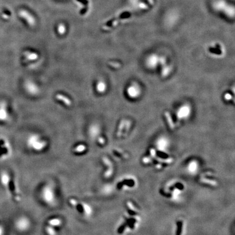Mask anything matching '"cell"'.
Segmentation results:
<instances>
[{
  "label": "cell",
  "mask_w": 235,
  "mask_h": 235,
  "mask_svg": "<svg viewBox=\"0 0 235 235\" xmlns=\"http://www.w3.org/2000/svg\"><path fill=\"white\" fill-rule=\"evenodd\" d=\"M39 197L44 204L50 207L57 206L58 197L55 183L52 181H47L39 189Z\"/></svg>",
  "instance_id": "obj_1"
},
{
  "label": "cell",
  "mask_w": 235,
  "mask_h": 235,
  "mask_svg": "<svg viewBox=\"0 0 235 235\" xmlns=\"http://www.w3.org/2000/svg\"><path fill=\"white\" fill-rule=\"evenodd\" d=\"M68 202L71 209L83 218L88 219L91 218L93 215L94 211L93 207L88 203L75 197H70Z\"/></svg>",
  "instance_id": "obj_2"
},
{
  "label": "cell",
  "mask_w": 235,
  "mask_h": 235,
  "mask_svg": "<svg viewBox=\"0 0 235 235\" xmlns=\"http://www.w3.org/2000/svg\"><path fill=\"white\" fill-rule=\"evenodd\" d=\"M3 182H4V186L8 190L13 201L15 202H20L21 199V196L17 187L14 178L7 174H4L3 175Z\"/></svg>",
  "instance_id": "obj_3"
},
{
  "label": "cell",
  "mask_w": 235,
  "mask_h": 235,
  "mask_svg": "<svg viewBox=\"0 0 235 235\" xmlns=\"http://www.w3.org/2000/svg\"><path fill=\"white\" fill-rule=\"evenodd\" d=\"M101 163L104 167L102 176L105 179L110 178L114 174V163L112 160L106 156H103L101 158Z\"/></svg>",
  "instance_id": "obj_4"
},
{
  "label": "cell",
  "mask_w": 235,
  "mask_h": 235,
  "mask_svg": "<svg viewBox=\"0 0 235 235\" xmlns=\"http://www.w3.org/2000/svg\"><path fill=\"white\" fill-rule=\"evenodd\" d=\"M16 227L20 231H29L32 227V221L26 216H21L16 221Z\"/></svg>",
  "instance_id": "obj_5"
},
{
  "label": "cell",
  "mask_w": 235,
  "mask_h": 235,
  "mask_svg": "<svg viewBox=\"0 0 235 235\" xmlns=\"http://www.w3.org/2000/svg\"><path fill=\"white\" fill-rule=\"evenodd\" d=\"M136 185L135 180L132 178H123L117 183V188L119 190L133 188Z\"/></svg>",
  "instance_id": "obj_6"
},
{
  "label": "cell",
  "mask_w": 235,
  "mask_h": 235,
  "mask_svg": "<svg viewBox=\"0 0 235 235\" xmlns=\"http://www.w3.org/2000/svg\"><path fill=\"white\" fill-rule=\"evenodd\" d=\"M200 182L202 183L206 184V185L211 186H217V181L215 180L213 174L210 172H205L199 178Z\"/></svg>",
  "instance_id": "obj_7"
},
{
  "label": "cell",
  "mask_w": 235,
  "mask_h": 235,
  "mask_svg": "<svg viewBox=\"0 0 235 235\" xmlns=\"http://www.w3.org/2000/svg\"><path fill=\"white\" fill-rule=\"evenodd\" d=\"M45 224L54 227L60 230L63 225V220L62 218L58 216H53L48 218Z\"/></svg>",
  "instance_id": "obj_8"
},
{
  "label": "cell",
  "mask_w": 235,
  "mask_h": 235,
  "mask_svg": "<svg viewBox=\"0 0 235 235\" xmlns=\"http://www.w3.org/2000/svg\"><path fill=\"white\" fill-rule=\"evenodd\" d=\"M29 145L31 149L34 151L40 152L43 150L46 145V143L44 141L38 140V139H35L29 140Z\"/></svg>",
  "instance_id": "obj_9"
},
{
  "label": "cell",
  "mask_w": 235,
  "mask_h": 235,
  "mask_svg": "<svg viewBox=\"0 0 235 235\" xmlns=\"http://www.w3.org/2000/svg\"><path fill=\"white\" fill-rule=\"evenodd\" d=\"M191 109L190 107L188 105H184L181 106V107L178 109L177 112V116L178 118L180 119H185L187 118L190 114Z\"/></svg>",
  "instance_id": "obj_10"
},
{
  "label": "cell",
  "mask_w": 235,
  "mask_h": 235,
  "mask_svg": "<svg viewBox=\"0 0 235 235\" xmlns=\"http://www.w3.org/2000/svg\"><path fill=\"white\" fill-rule=\"evenodd\" d=\"M112 155L114 156L115 158L121 160L123 159H126L128 157L126 153H124L122 150L120 149H114L112 153Z\"/></svg>",
  "instance_id": "obj_11"
},
{
  "label": "cell",
  "mask_w": 235,
  "mask_h": 235,
  "mask_svg": "<svg viewBox=\"0 0 235 235\" xmlns=\"http://www.w3.org/2000/svg\"><path fill=\"white\" fill-rule=\"evenodd\" d=\"M44 230L46 235H58L59 231H60L59 230L47 224L45 225Z\"/></svg>",
  "instance_id": "obj_12"
},
{
  "label": "cell",
  "mask_w": 235,
  "mask_h": 235,
  "mask_svg": "<svg viewBox=\"0 0 235 235\" xmlns=\"http://www.w3.org/2000/svg\"><path fill=\"white\" fill-rule=\"evenodd\" d=\"M131 16V13L130 12H124L120 15L119 17L118 18L113 19L108 21V22L106 24V26L109 27L112 25V23L114 22V21H115L116 20H121V19H127V18H129Z\"/></svg>",
  "instance_id": "obj_13"
},
{
  "label": "cell",
  "mask_w": 235,
  "mask_h": 235,
  "mask_svg": "<svg viewBox=\"0 0 235 235\" xmlns=\"http://www.w3.org/2000/svg\"><path fill=\"white\" fill-rule=\"evenodd\" d=\"M128 94L130 97L136 98L140 94V89L139 87L136 85H132L128 89Z\"/></svg>",
  "instance_id": "obj_14"
},
{
  "label": "cell",
  "mask_w": 235,
  "mask_h": 235,
  "mask_svg": "<svg viewBox=\"0 0 235 235\" xmlns=\"http://www.w3.org/2000/svg\"><path fill=\"white\" fill-rule=\"evenodd\" d=\"M146 63L149 68H154L155 67L156 64L158 63V58L156 56H151L148 59Z\"/></svg>",
  "instance_id": "obj_15"
},
{
  "label": "cell",
  "mask_w": 235,
  "mask_h": 235,
  "mask_svg": "<svg viewBox=\"0 0 235 235\" xmlns=\"http://www.w3.org/2000/svg\"><path fill=\"white\" fill-rule=\"evenodd\" d=\"M56 98H57L58 100L59 101H62V102L64 103L66 106H70L71 105V101L70 99L65 97L64 95H63L62 94H58L56 95Z\"/></svg>",
  "instance_id": "obj_16"
},
{
  "label": "cell",
  "mask_w": 235,
  "mask_h": 235,
  "mask_svg": "<svg viewBox=\"0 0 235 235\" xmlns=\"http://www.w3.org/2000/svg\"><path fill=\"white\" fill-rule=\"evenodd\" d=\"M183 230V221L178 220L176 222V235H182Z\"/></svg>",
  "instance_id": "obj_17"
},
{
  "label": "cell",
  "mask_w": 235,
  "mask_h": 235,
  "mask_svg": "<svg viewBox=\"0 0 235 235\" xmlns=\"http://www.w3.org/2000/svg\"><path fill=\"white\" fill-rule=\"evenodd\" d=\"M87 150V146L84 144H78L73 149V152L76 154H82Z\"/></svg>",
  "instance_id": "obj_18"
},
{
  "label": "cell",
  "mask_w": 235,
  "mask_h": 235,
  "mask_svg": "<svg viewBox=\"0 0 235 235\" xmlns=\"http://www.w3.org/2000/svg\"><path fill=\"white\" fill-rule=\"evenodd\" d=\"M164 115H165V117H166L167 121V122H168V125H169V127L171 129H174L175 125L174 124V122H173V121L172 118V117H171L170 113H169L168 112H165Z\"/></svg>",
  "instance_id": "obj_19"
},
{
  "label": "cell",
  "mask_w": 235,
  "mask_h": 235,
  "mask_svg": "<svg viewBox=\"0 0 235 235\" xmlns=\"http://www.w3.org/2000/svg\"><path fill=\"white\" fill-rule=\"evenodd\" d=\"M125 124H126V120H122L120 122V123L119 125L118 130V132L117 133V137H120L122 136V131H123V129L125 127Z\"/></svg>",
  "instance_id": "obj_20"
},
{
  "label": "cell",
  "mask_w": 235,
  "mask_h": 235,
  "mask_svg": "<svg viewBox=\"0 0 235 235\" xmlns=\"http://www.w3.org/2000/svg\"><path fill=\"white\" fill-rule=\"evenodd\" d=\"M23 55L25 56L29 59V60H36L38 58V56L37 53H31L29 51H25L23 52Z\"/></svg>",
  "instance_id": "obj_21"
},
{
  "label": "cell",
  "mask_w": 235,
  "mask_h": 235,
  "mask_svg": "<svg viewBox=\"0 0 235 235\" xmlns=\"http://www.w3.org/2000/svg\"><path fill=\"white\" fill-rule=\"evenodd\" d=\"M220 46L219 45H216V47L213 48V47H210V51L213 53H215V54H218V55H221V51L220 49Z\"/></svg>",
  "instance_id": "obj_22"
},
{
  "label": "cell",
  "mask_w": 235,
  "mask_h": 235,
  "mask_svg": "<svg viewBox=\"0 0 235 235\" xmlns=\"http://www.w3.org/2000/svg\"><path fill=\"white\" fill-rule=\"evenodd\" d=\"M170 69L169 67H168V66H165L162 70V76L164 77L167 76L168 75V74L170 73Z\"/></svg>",
  "instance_id": "obj_23"
},
{
  "label": "cell",
  "mask_w": 235,
  "mask_h": 235,
  "mask_svg": "<svg viewBox=\"0 0 235 235\" xmlns=\"http://www.w3.org/2000/svg\"><path fill=\"white\" fill-rule=\"evenodd\" d=\"M109 65L113 67L114 68H119L121 66V64L119 63L113 62H109L108 63Z\"/></svg>",
  "instance_id": "obj_24"
},
{
  "label": "cell",
  "mask_w": 235,
  "mask_h": 235,
  "mask_svg": "<svg viewBox=\"0 0 235 235\" xmlns=\"http://www.w3.org/2000/svg\"><path fill=\"white\" fill-rule=\"evenodd\" d=\"M126 129H125V131L124 133V136H126L127 132L129 131V130L130 129V127H131V122H130V121H128L127 122H126Z\"/></svg>",
  "instance_id": "obj_25"
},
{
  "label": "cell",
  "mask_w": 235,
  "mask_h": 235,
  "mask_svg": "<svg viewBox=\"0 0 235 235\" xmlns=\"http://www.w3.org/2000/svg\"><path fill=\"white\" fill-rule=\"evenodd\" d=\"M98 143H99L100 145H104L105 144V138L102 137H98Z\"/></svg>",
  "instance_id": "obj_26"
},
{
  "label": "cell",
  "mask_w": 235,
  "mask_h": 235,
  "mask_svg": "<svg viewBox=\"0 0 235 235\" xmlns=\"http://www.w3.org/2000/svg\"><path fill=\"white\" fill-rule=\"evenodd\" d=\"M224 98H225V99L226 100L229 101V100H231L232 95L230 94L229 93H226V94L225 95V96H224Z\"/></svg>",
  "instance_id": "obj_27"
},
{
  "label": "cell",
  "mask_w": 235,
  "mask_h": 235,
  "mask_svg": "<svg viewBox=\"0 0 235 235\" xmlns=\"http://www.w3.org/2000/svg\"><path fill=\"white\" fill-rule=\"evenodd\" d=\"M88 10V7H85L83 9H82L81 12H80V14L81 15H84L85 13L87 12Z\"/></svg>",
  "instance_id": "obj_28"
},
{
  "label": "cell",
  "mask_w": 235,
  "mask_h": 235,
  "mask_svg": "<svg viewBox=\"0 0 235 235\" xmlns=\"http://www.w3.org/2000/svg\"><path fill=\"white\" fill-rule=\"evenodd\" d=\"M59 32L60 34H63L64 32V27L63 26H60L59 27Z\"/></svg>",
  "instance_id": "obj_29"
},
{
  "label": "cell",
  "mask_w": 235,
  "mask_h": 235,
  "mask_svg": "<svg viewBox=\"0 0 235 235\" xmlns=\"http://www.w3.org/2000/svg\"><path fill=\"white\" fill-rule=\"evenodd\" d=\"M77 1H78L79 2H81L82 3L84 4V5H86V6H87L88 4V0H77Z\"/></svg>",
  "instance_id": "obj_30"
},
{
  "label": "cell",
  "mask_w": 235,
  "mask_h": 235,
  "mask_svg": "<svg viewBox=\"0 0 235 235\" xmlns=\"http://www.w3.org/2000/svg\"><path fill=\"white\" fill-rule=\"evenodd\" d=\"M4 13H5V14L8 15H9V16L11 15V13L10 12L9 10H7V9H4Z\"/></svg>",
  "instance_id": "obj_31"
}]
</instances>
